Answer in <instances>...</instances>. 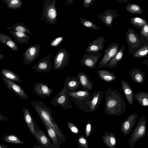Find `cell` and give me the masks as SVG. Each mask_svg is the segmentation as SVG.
Here are the masks:
<instances>
[{
    "instance_id": "cell-21",
    "label": "cell",
    "mask_w": 148,
    "mask_h": 148,
    "mask_svg": "<svg viewBox=\"0 0 148 148\" xmlns=\"http://www.w3.org/2000/svg\"><path fill=\"white\" fill-rule=\"evenodd\" d=\"M77 76L80 82V85L83 90L89 91L92 89L93 82L86 74L82 72H79Z\"/></svg>"
},
{
    "instance_id": "cell-17",
    "label": "cell",
    "mask_w": 148,
    "mask_h": 148,
    "mask_svg": "<svg viewBox=\"0 0 148 148\" xmlns=\"http://www.w3.org/2000/svg\"><path fill=\"white\" fill-rule=\"evenodd\" d=\"M33 88L35 94L42 98L50 97L53 90V89L41 82L35 84Z\"/></svg>"
},
{
    "instance_id": "cell-39",
    "label": "cell",
    "mask_w": 148,
    "mask_h": 148,
    "mask_svg": "<svg viewBox=\"0 0 148 148\" xmlns=\"http://www.w3.org/2000/svg\"><path fill=\"white\" fill-rule=\"evenodd\" d=\"M79 21L82 25L86 28L95 30H100V28L97 25L90 21L81 17Z\"/></svg>"
},
{
    "instance_id": "cell-26",
    "label": "cell",
    "mask_w": 148,
    "mask_h": 148,
    "mask_svg": "<svg viewBox=\"0 0 148 148\" xmlns=\"http://www.w3.org/2000/svg\"><path fill=\"white\" fill-rule=\"evenodd\" d=\"M9 33L11 34V36L15 38V42L20 45L21 44H29L28 40L30 36L26 33L11 31L9 32Z\"/></svg>"
},
{
    "instance_id": "cell-6",
    "label": "cell",
    "mask_w": 148,
    "mask_h": 148,
    "mask_svg": "<svg viewBox=\"0 0 148 148\" xmlns=\"http://www.w3.org/2000/svg\"><path fill=\"white\" fill-rule=\"evenodd\" d=\"M146 123V120L145 116H143L140 117L128 141V144L130 148H133L138 140L145 136Z\"/></svg>"
},
{
    "instance_id": "cell-46",
    "label": "cell",
    "mask_w": 148,
    "mask_h": 148,
    "mask_svg": "<svg viewBox=\"0 0 148 148\" xmlns=\"http://www.w3.org/2000/svg\"><path fill=\"white\" fill-rule=\"evenodd\" d=\"M8 120V119L7 117L0 113V121L4 122Z\"/></svg>"
},
{
    "instance_id": "cell-34",
    "label": "cell",
    "mask_w": 148,
    "mask_h": 148,
    "mask_svg": "<svg viewBox=\"0 0 148 148\" xmlns=\"http://www.w3.org/2000/svg\"><path fill=\"white\" fill-rule=\"evenodd\" d=\"M131 23L135 27L141 30L143 26L148 24V21L141 18L134 17L131 18L130 19Z\"/></svg>"
},
{
    "instance_id": "cell-19",
    "label": "cell",
    "mask_w": 148,
    "mask_h": 148,
    "mask_svg": "<svg viewBox=\"0 0 148 148\" xmlns=\"http://www.w3.org/2000/svg\"><path fill=\"white\" fill-rule=\"evenodd\" d=\"M121 85L123 92L128 103L131 106L133 105L134 94L130 85L124 80L121 81Z\"/></svg>"
},
{
    "instance_id": "cell-44",
    "label": "cell",
    "mask_w": 148,
    "mask_h": 148,
    "mask_svg": "<svg viewBox=\"0 0 148 148\" xmlns=\"http://www.w3.org/2000/svg\"><path fill=\"white\" fill-rule=\"evenodd\" d=\"M96 1V0H84L82 2L84 8H87L90 5L94 4Z\"/></svg>"
},
{
    "instance_id": "cell-5",
    "label": "cell",
    "mask_w": 148,
    "mask_h": 148,
    "mask_svg": "<svg viewBox=\"0 0 148 148\" xmlns=\"http://www.w3.org/2000/svg\"><path fill=\"white\" fill-rule=\"evenodd\" d=\"M69 95L71 101L78 108L86 113H90L86 103V102L89 101L91 98V95L89 91L76 90L69 92Z\"/></svg>"
},
{
    "instance_id": "cell-27",
    "label": "cell",
    "mask_w": 148,
    "mask_h": 148,
    "mask_svg": "<svg viewBox=\"0 0 148 148\" xmlns=\"http://www.w3.org/2000/svg\"><path fill=\"white\" fill-rule=\"evenodd\" d=\"M1 75L2 76L14 82L22 83L23 81L20 78L19 76L12 71L7 68L2 69L1 71Z\"/></svg>"
},
{
    "instance_id": "cell-16",
    "label": "cell",
    "mask_w": 148,
    "mask_h": 148,
    "mask_svg": "<svg viewBox=\"0 0 148 148\" xmlns=\"http://www.w3.org/2000/svg\"><path fill=\"white\" fill-rule=\"evenodd\" d=\"M103 95L101 91L94 92L91 95V98L89 101L86 102L90 112L96 111L101 103V101Z\"/></svg>"
},
{
    "instance_id": "cell-9",
    "label": "cell",
    "mask_w": 148,
    "mask_h": 148,
    "mask_svg": "<svg viewBox=\"0 0 148 148\" xmlns=\"http://www.w3.org/2000/svg\"><path fill=\"white\" fill-rule=\"evenodd\" d=\"M102 56V54L99 52L86 53L83 55L80 60V63L83 66L89 68L96 69Z\"/></svg>"
},
{
    "instance_id": "cell-36",
    "label": "cell",
    "mask_w": 148,
    "mask_h": 148,
    "mask_svg": "<svg viewBox=\"0 0 148 148\" xmlns=\"http://www.w3.org/2000/svg\"><path fill=\"white\" fill-rule=\"evenodd\" d=\"M3 1L8 8L14 10L19 8L23 4V2L21 0H3Z\"/></svg>"
},
{
    "instance_id": "cell-42",
    "label": "cell",
    "mask_w": 148,
    "mask_h": 148,
    "mask_svg": "<svg viewBox=\"0 0 148 148\" xmlns=\"http://www.w3.org/2000/svg\"><path fill=\"white\" fill-rule=\"evenodd\" d=\"M64 38L62 36H58L54 39L50 43V45L52 47H57L62 42Z\"/></svg>"
},
{
    "instance_id": "cell-13",
    "label": "cell",
    "mask_w": 148,
    "mask_h": 148,
    "mask_svg": "<svg viewBox=\"0 0 148 148\" xmlns=\"http://www.w3.org/2000/svg\"><path fill=\"white\" fill-rule=\"evenodd\" d=\"M99 19L105 25L109 28L113 27L112 24L114 19L118 17H120L117 11L114 10L107 9L101 14L97 15Z\"/></svg>"
},
{
    "instance_id": "cell-50",
    "label": "cell",
    "mask_w": 148,
    "mask_h": 148,
    "mask_svg": "<svg viewBox=\"0 0 148 148\" xmlns=\"http://www.w3.org/2000/svg\"><path fill=\"white\" fill-rule=\"evenodd\" d=\"M5 58V57L4 55L0 53V60L3 59Z\"/></svg>"
},
{
    "instance_id": "cell-38",
    "label": "cell",
    "mask_w": 148,
    "mask_h": 148,
    "mask_svg": "<svg viewBox=\"0 0 148 148\" xmlns=\"http://www.w3.org/2000/svg\"><path fill=\"white\" fill-rule=\"evenodd\" d=\"M148 45H145L134 53L132 54L134 58H148Z\"/></svg>"
},
{
    "instance_id": "cell-8",
    "label": "cell",
    "mask_w": 148,
    "mask_h": 148,
    "mask_svg": "<svg viewBox=\"0 0 148 148\" xmlns=\"http://www.w3.org/2000/svg\"><path fill=\"white\" fill-rule=\"evenodd\" d=\"M71 55L66 49H60L53 58V68L56 70L64 69L70 61Z\"/></svg>"
},
{
    "instance_id": "cell-1",
    "label": "cell",
    "mask_w": 148,
    "mask_h": 148,
    "mask_svg": "<svg viewBox=\"0 0 148 148\" xmlns=\"http://www.w3.org/2000/svg\"><path fill=\"white\" fill-rule=\"evenodd\" d=\"M105 114L108 116H119L123 114L127 108L124 97L118 89L109 88L104 92Z\"/></svg>"
},
{
    "instance_id": "cell-23",
    "label": "cell",
    "mask_w": 148,
    "mask_h": 148,
    "mask_svg": "<svg viewBox=\"0 0 148 148\" xmlns=\"http://www.w3.org/2000/svg\"><path fill=\"white\" fill-rule=\"evenodd\" d=\"M24 119L28 129L34 136L35 133L36 122L29 110L25 108H23Z\"/></svg>"
},
{
    "instance_id": "cell-7",
    "label": "cell",
    "mask_w": 148,
    "mask_h": 148,
    "mask_svg": "<svg viewBox=\"0 0 148 148\" xmlns=\"http://www.w3.org/2000/svg\"><path fill=\"white\" fill-rule=\"evenodd\" d=\"M70 92L66 88L63 87L61 90L50 100V103L54 106H59L64 109H71L73 106L69 97V94Z\"/></svg>"
},
{
    "instance_id": "cell-35",
    "label": "cell",
    "mask_w": 148,
    "mask_h": 148,
    "mask_svg": "<svg viewBox=\"0 0 148 148\" xmlns=\"http://www.w3.org/2000/svg\"><path fill=\"white\" fill-rule=\"evenodd\" d=\"M46 129L47 133L53 143L56 146L57 143L58 139L57 134L54 130L46 122L42 121Z\"/></svg>"
},
{
    "instance_id": "cell-11",
    "label": "cell",
    "mask_w": 148,
    "mask_h": 148,
    "mask_svg": "<svg viewBox=\"0 0 148 148\" xmlns=\"http://www.w3.org/2000/svg\"><path fill=\"white\" fill-rule=\"evenodd\" d=\"M40 50L39 44H35L27 48L22 57L23 58L24 64L26 66L30 64L38 56Z\"/></svg>"
},
{
    "instance_id": "cell-29",
    "label": "cell",
    "mask_w": 148,
    "mask_h": 148,
    "mask_svg": "<svg viewBox=\"0 0 148 148\" xmlns=\"http://www.w3.org/2000/svg\"><path fill=\"white\" fill-rule=\"evenodd\" d=\"M124 50V45H123L116 55L109 62L105 67L113 68L116 66L118 62L121 60L123 57Z\"/></svg>"
},
{
    "instance_id": "cell-31",
    "label": "cell",
    "mask_w": 148,
    "mask_h": 148,
    "mask_svg": "<svg viewBox=\"0 0 148 148\" xmlns=\"http://www.w3.org/2000/svg\"><path fill=\"white\" fill-rule=\"evenodd\" d=\"M125 9L128 12L133 14H141L143 12L142 7L136 3L127 4L125 6Z\"/></svg>"
},
{
    "instance_id": "cell-4",
    "label": "cell",
    "mask_w": 148,
    "mask_h": 148,
    "mask_svg": "<svg viewBox=\"0 0 148 148\" xmlns=\"http://www.w3.org/2000/svg\"><path fill=\"white\" fill-rule=\"evenodd\" d=\"M56 0H45L43 5L42 17L40 22L45 19V23L53 25L56 24L58 20L56 4Z\"/></svg>"
},
{
    "instance_id": "cell-51",
    "label": "cell",
    "mask_w": 148,
    "mask_h": 148,
    "mask_svg": "<svg viewBox=\"0 0 148 148\" xmlns=\"http://www.w3.org/2000/svg\"><path fill=\"white\" fill-rule=\"evenodd\" d=\"M143 62L148 66V60H145Z\"/></svg>"
},
{
    "instance_id": "cell-33",
    "label": "cell",
    "mask_w": 148,
    "mask_h": 148,
    "mask_svg": "<svg viewBox=\"0 0 148 148\" xmlns=\"http://www.w3.org/2000/svg\"><path fill=\"white\" fill-rule=\"evenodd\" d=\"M11 29L12 31L18 32L27 33L29 34L33 35L30 29L25 25L22 22L17 23L11 26Z\"/></svg>"
},
{
    "instance_id": "cell-40",
    "label": "cell",
    "mask_w": 148,
    "mask_h": 148,
    "mask_svg": "<svg viewBox=\"0 0 148 148\" xmlns=\"http://www.w3.org/2000/svg\"><path fill=\"white\" fill-rule=\"evenodd\" d=\"M91 122V120L89 119L87 121L86 125L85 133L87 137L90 136L93 130V126Z\"/></svg>"
},
{
    "instance_id": "cell-43",
    "label": "cell",
    "mask_w": 148,
    "mask_h": 148,
    "mask_svg": "<svg viewBox=\"0 0 148 148\" xmlns=\"http://www.w3.org/2000/svg\"><path fill=\"white\" fill-rule=\"evenodd\" d=\"M78 141L82 148H88L87 140L83 135H82L79 137Z\"/></svg>"
},
{
    "instance_id": "cell-48",
    "label": "cell",
    "mask_w": 148,
    "mask_h": 148,
    "mask_svg": "<svg viewBox=\"0 0 148 148\" xmlns=\"http://www.w3.org/2000/svg\"><path fill=\"white\" fill-rule=\"evenodd\" d=\"M116 1H117L119 3H126L128 2V0H116Z\"/></svg>"
},
{
    "instance_id": "cell-14",
    "label": "cell",
    "mask_w": 148,
    "mask_h": 148,
    "mask_svg": "<svg viewBox=\"0 0 148 148\" xmlns=\"http://www.w3.org/2000/svg\"><path fill=\"white\" fill-rule=\"evenodd\" d=\"M52 53L49 54L45 57L42 58L32 67L35 72L39 73H47L51 70L53 67L50 57Z\"/></svg>"
},
{
    "instance_id": "cell-49",
    "label": "cell",
    "mask_w": 148,
    "mask_h": 148,
    "mask_svg": "<svg viewBox=\"0 0 148 148\" xmlns=\"http://www.w3.org/2000/svg\"><path fill=\"white\" fill-rule=\"evenodd\" d=\"M0 148H8V147L5 145L0 144Z\"/></svg>"
},
{
    "instance_id": "cell-2",
    "label": "cell",
    "mask_w": 148,
    "mask_h": 148,
    "mask_svg": "<svg viewBox=\"0 0 148 148\" xmlns=\"http://www.w3.org/2000/svg\"><path fill=\"white\" fill-rule=\"evenodd\" d=\"M42 121L46 122L55 131L56 134L62 140L65 138L52 116V111L45 103L40 100L31 102Z\"/></svg>"
},
{
    "instance_id": "cell-30",
    "label": "cell",
    "mask_w": 148,
    "mask_h": 148,
    "mask_svg": "<svg viewBox=\"0 0 148 148\" xmlns=\"http://www.w3.org/2000/svg\"><path fill=\"white\" fill-rule=\"evenodd\" d=\"M135 99L142 107L148 106V93L145 91H140L134 95Z\"/></svg>"
},
{
    "instance_id": "cell-37",
    "label": "cell",
    "mask_w": 148,
    "mask_h": 148,
    "mask_svg": "<svg viewBox=\"0 0 148 148\" xmlns=\"http://www.w3.org/2000/svg\"><path fill=\"white\" fill-rule=\"evenodd\" d=\"M34 137L42 144L44 145H48L49 142L48 138L42 131L35 130Z\"/></svg>"
},
{
    "instance_id": "cell-52",
    "label": "cell",
    "mask_w": 148,
    "mask_h": 148,
    "mask_svg": "<svg viewBox=\"0 0 148 148\" xmlns=\"http://www.w3.org/2000/svg\"><path fill=\"white\" fill-rule=\"evenodd\" d=\"M34 148H40V147H38V148H37V147H35Z\"/></svg>"
},
{
    "instance_id": "cell-15",
    "label": "cell",
    "mask_w": 148,
    "mask_h": 148,
    "mask_svg": "<svg viewBox=\"0 0 148 148\" xmlns=\"http://www.w3.org/2000/svg\"><path fill=\"white\" fill-rule=\"evenodd\" d=\"M137 119V114L134 113L128 116L125 120L122 121L120 131L125 136L128 135L131 132L135 125Z\"/></svg>"
},
{
    "instance_id": "cell-20",
    "label": "cell",
    "mask_w": 148,
    "mask_h": 148,
    "mask_svg": "<svg viewBox=\"0 0 148 148\" xmlns=\"http://www.w3.org/2000/svg\"><path fill=\"white\" fill-rule=\"evenodd\" d=\"M80 85V82L77 76L73 75L71 78L69 75L66 77L63 87L66 88L70 92H74L76 91Z\"/></svg>"
},
{
    "instance_id": "cell-32",
    "label": "cell",
    "mask_w": 148,
    "mask_h": 148,
    "mask_svg": "<svg viewBox=\"0 0 148 148\" xmlns=\"http://www.w3.org/2000/svg\"><path fill=\"white\" fill-rule=\"evenodd\" d=\"M5 142L20 144H24V142L16 135L14 134H6L2 138Z\"/></svg>"
},
{
    "instance_id": "cell-18",
    "label": "cell",
    "mask_w": 148,
    "mask_h": 148,
    "mask_svg": "<svg viewBox=\"0 0 148 148\" xmlns=\"http://www.w3.org/2000/svg\"><path fill=\"white\" fill-rule=\"evenodd\" d=\"M106 39L103 36H100L90 42L86 49V53L96 52L102 51Z\"/></svg>"
},
{
    "instance_id": "cell-12",
    "label": "cell",
    "mask_w": 148,
    "mask_h": 148,
    "mask_svg": "<svg viewBox=\"0 0 148 148\" xmlns=\"http://www.w3.org/2000/svg\"><path fill=\"white\" fill-rule=\"evenodd\" d=\"M2 79L6 87L20 99L25 100L28 99V96L25 93V90L19 85L6 78L2 77Z\"/></svg>"
},
{
    "instance_id": "cell-10",
    "label": "cell",
    "mask_w": 148,
    "mask_h": 148,
    "mask_svg": "<svg viewBox=\"0 0 148 148\" xmlns=\"http://www.w3.org/2000/svg\"><path fill=\"white\" fill-rule=\"evenodd\" d=\"M119 45L116 42L112 43L105 50L104 55L99 64L98 68L105 67L109 62L118 51Z\"/></svg>"
},
{
    "instance_id": "cell-45",
    "label": "cell",
    "mask_w": 148,
    "mask_h": 148,
    "mask_svg": "<svg viewBox=\"0 0 148 148\" xmlns=\"http://www.w3.org/2000/svg\"><path fill=\"white\" fill-rule=\"evenodd\" d=\"M68 127L70 130L73 132L77 133L78 132V130L77 127L72 123L70 121L67 123Z\"/></svg>"
},
{
    "instance_id": "cell-24",
    "label": "cell",
    "mask_w": 148,
    "mask_h": 148,
    "mask_svg": "<svg viewBox=\"0 0 148 148\" xmlns=\"http://www.w3.org/2000/svg\"><path fill=\"white\" fill-rule=\"evenodd\" d=\"M0 42L4 44L13 51L19 50V47L12 38L4 33H0Z\"/></svg>"
},
{
    "instance_id": "cell-25",
    "label": "cell",
    "mask_w": 148,
    "mask_h": 148,
    "mask_svg": "<svg viewBox=\"0 0 148 148\" xmlns=\"http://www.w3.org/2000/svg\"><path fill=\"white\" fill-rule=\"evenodd\" d=\"M104 134L102 136L105 144L110 148H115L116 144V136L112 132H104Z\"/></svg>"
},
{
    "instance_id": "cell-3",
    "label": "cell",
    "mask_w": 148,
    "mask_h": 148,
    "mask_svg": "<svg viewBox=\"0 0 148 148\" xmlns=\"http://www.w3.org/2000/svg\"><path fill=\"white\" fill-rule=\"evenodd\" d=\"M125 36L130 54L134 53L143 46L148 45V40L141 36L133 28L128 29Z\"/></svg>"
},
{
    "instance_id": "cell-41",
    "label": "cell",
    "mask_w": 148,
    "mask_h": 148,
    "mask_svg": "<svg viewBox=\"0 0 148 148\" xmlns=\"http://www.w3.org/2000/svg\"><path fill=\"white\" fill-rule=\"evenodd\" d=\"M140 36L148 40V24L144 25L140 32Z\"/></svg>"
},
{
    "instance_id": "cell-28",
    "label": "cell",
    "mask_w": 148,
    "mask_h": 148,
    "mask_svg": "<svg viewBox=\"0 0 148 148\" xmlns=\"http://www.w3.org/2000/svg\"><path fill=\"white\" fill-rule=\"evenodd\" d=\"M97 74L101 80L108 83L112 82L117 78L113 71L110 72L107 70H99Z\"/></svg>"
},
{
    "instance_id": "cell-22",
    "label": "cell",
    "mask_w": 148,
    "mask_h": 148,
    "mask_svg": "<svg viewBox=\"0 0 148 148\" xmlns=\"http://www.w3.org/2000/svg\"><path fill=\"white\" fill-rule=\"evenodd\" d=\"M129 74L132 80L136 83L142 84L145 81V73L137 68L131 69Z\"/></svg>"
},
{
    "instance_id": "cell-47",
    "label": "cell",
    "mask_w": 148,
    "mask_h": 148,
    "mask_svg": "<svg viewBox=\"0 0 148 148\" xmlns=\"http://www.w3.org/2000/svg\"><path fill=\"white\" fill-rule=\"evenodd\" d=\"M66 1L65 5L68 4L69 5H70L73 3L74 0H65Z\"/></svg>"
}]
</instances>
